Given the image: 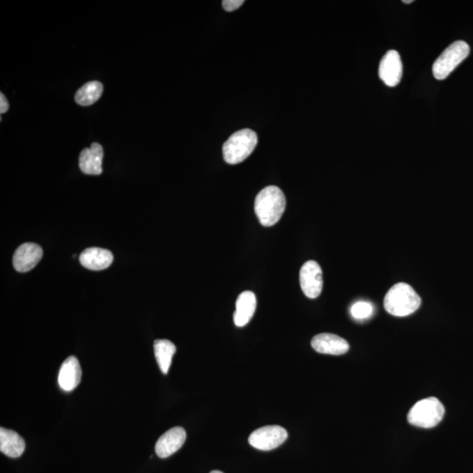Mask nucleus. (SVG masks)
Masks as SVG:
<instances>
[{
    "label": "nucleus",
    "instance_id": "obj_1",
    "mask_svg": "<svg viewBox=\"0 0 473 473\" xmlns=\"http://www.w3.org/2000/svg\"><path fill=\"white\" fill-rule=\"evenodd\" d=\"M286 209L284 193L277 186H267L255 199L254 210L262 226L270 227L280 221Z\"/></svg>",
    "mask_w": 473,
    "mask_h": 473
},
{
    "label": "nucleus",
    "instance_id": "obj_2",
    "mask_svg": "<svg viewBox=\"0 0 473 473\" xmlns=\"http://www.w3.org/2000/svg\"><path fill=\"white\" fill-rule=\"evenodd\" d=\"M421 297L410 285L400 282L393 286L384 298V307L394 316H407L419 309Z\"/></svg>",
    "mask_w": 473,
    "mask_h": 473
},
{
    "label": "nucleus",
    "instance_id": "obj_3",
    "mask_svg": "<svg viewBox=\"0 0 473 473\" xmlns=\"http://www.w3.org/2000/svg\"><path fill=\"white\" fill-rule=\"evenodd\" d=\"M258 144L256 132L251 129H242L235 132L223 146L224 161L228 164H239L249 157Z\"/></svg>",
    "mask_w": 473,
    "mask_h": 473
},
{
    "label": "nucleus",
    "instance_id": "obj_4",
    "mask_svg": "<svg viewBox=\"0 0 473 473\" xmlns=\"http://www.w3.org/2000/svg\"><path fill=\"white\" fill-rule=\"evenodd\" d=\"M444 416V408L435 397L418 401L408 414V421L413 426L431 428L441 423Z\"/></svg>",
    "mask_w": 473,
    "mask_h": 473
},
{
    "label": "nucleus",
    "instance_id": "obj_5",
    "mask_svg": "<svg viewBox=\"0 0 473 473\" xmlns=\"http://www.w3.org/2000/svg\"><path fill=\"white\" fill-rule=\"evenodd\" d=\"M469 54L470 47L465 42L458 40L451 44L435 60L432 67L435 78L437 80L445 79L459 64L464 62Z\"/></svg>",
    "mask_w": 473,
    "mask_h": 473
},
{
    "label": "nucleus",
    "instance_id": "obj_6",
    "mask_svg": "<svg viewBox=\"0 0 473 473\" xmlns=\"http://www.w3.org/2000/svg\"><path fill=\"white\" fill-rule=\"evenodd\" d=\"M288 432L278 425L265 426L255 431L250 435L249 444L260 451H271L281 447L287 440Z\"/></svg>",
    "mask_w": 473,
    "mask_h": 473
},
{
    "label": "nucleus",
    "instance_id": "obj_7",
    "mask_svg": "<svg viewBox=\"0 0 473 473\" xmlns=\"http://www.w3.org/2000/svg\"><path fill=\"white\" fill-rule=\"evenodd\" d=\"M300 284L306 297L316 299L321 295L323 289V271L318 262L309 261L302 265L300 271Z\"/></svg>",
    "mask_w": 473,
    "mask_h": 473
},
{
    "label": "nucleus",
    "instance_id": "obj_8",
    "mask_svg": "<svg viewBox=\"0 0 473 473\" xmlns=\"http://www.w3.org/2000/svg\"><path fill=\"white\" fill-rule=\"evenodd\" d=\"M379 76L383 83L389 87H396L403 77V63L400 54L390 50L380 61Z\"/></svg>",
    "mask_w": 473,
    "mask_h": 473
},
{
    "label": "nucleus",
    "instance_id": "obj_9",
    "mask_svg": "<svg viewBox=\"0 0 473 473\" xmlns=\"http://www.w3.org/2000/svg\"><path fill=\"white\" fill-rule=\"evenodd\" d=\"M43 255L42 248L35 243H24L18 247L13 258V264L15 270L25 273L32 270Z\"/></svg>",
    "mask_w": 473,
    "mask_h": 473
},
{
    "label": "nucleus",
    "instance_id": "obj_10",
    "mask_svg": "<svg viewBox=\"0 0 473 473\" xmlns=\"http://www.w3.org/2000/svg\"><path fill=\"white\" fill-rule=\"evenodd\" d=\"M186 431L182 427L172 428L158 439L155 453L159 458H166L182 448L186 440Z\"/></svg>",
    "mask_w": 473,
    "mask_h": 473
},
{
    "label": "nucleus",
    "instance_id": "obj_11",
    "mask_svg": "<svg viewBox=\"0 0 473 473\" xmlns=\"http://www.w3.org/2000/svg\"><path fill=\"white\" fill-rule=\"evenodd\" d=\"M312 348L319 353L343 355L348 352L350 346L346 339L332 333H321L311 340Z\"/></svg>",
    "mask_w": 473,
    "mask_h": 473
},
{
    "label": "nucleus",
    "instance_id": "obj_12",
    "mask_svg": "<svg viewBox=\"0 0 473 473\" xmlns=\"http://www.w3.org/2000/svg\"><path fill=\"white\" fill-rule=\"evenodd\" d=\"M103 148L97 142L93 143L91 148H84L79 156V168L82 172L86 175H100L103 171Z\"/></svg>",
    "mask_w": 473,
    "mask_h": 473
},
{
    "label": "nucleus",
    "instance_id": "obj_13",
    "mask_svg": "<svg viewBox=\"0 0 473 473\" xmlns=\"http://www.w3.org/2000/svg\"><path fill=\"white\" fill-rule=\"evenodd\" d=\"M79 261L82 265L88 270H104L111 265L114 261V254L111 251L103 249V248H87L80 254Z\"/></svg>",
    "mask_w": 473,
    "mask_h": 473
},
{
    "label": "nucleus",
    "instance_id": "obj_14",
    "mask_svg": "<svg viewBox=\"0 0 473 473\" xmlns=\"http://www.w3.org/2000/svg\"><path fill=\"white\" fill-rule=\"evenodd\" d=\"M82 380V369L79 362L75 356H70L61 366L58 383L61 389L70 392L79 385Z\"/></svg>",
    "mask_w": 473,
    "mask_h": 473
},
{
    "label": "nucleus",
    "instance_id": "obj_15",
    "mask_svg": "<svg viewBox=\"0 0 473 473\" xmlns=\"http://www.w3.org/2000/svg\"><path fill=\"white\" fill-rule=\"evenodd\" d=\"M257 299L254 292L241 293L236 302V311L234 313V323L238 327H244L250 322L256 311Z\"/></svg>",
    "mask_w": 473,
    "mask_h": 473
},
{
    "label": "nucleus",
    "instance_id": "obj_16",
    "mask_svg": "<svg viewBox=\"0 0 473 473\" xmlns=\"http://www.w3.org/2000/svg\"><path fill=\"white\" fill-rule=\"evenodd\" d=\"M24 439L17 432L0 428V451L9 458H20L25 451Z\"/></svg>",
    "mask_w": 473,
    "mask_h": 473
},
{
    "label": "nucleus",
    "instance_id": "obj_17",
    "mask_svg": "<svg viewBox=\"0 0 473 473\" xmlns=\"http://www.w3.org/2000/svg\"><path fill=\"white\" fill-rule=\"evenodd\" d=\"M154 349L160 369L163 373H168L173 354L176 352V346L169 340L158 339L155 341Z\"/></svg>",
    "mask_w": 473,
    "mask_h": 473
},
{
    "label": "nucleus",
    "instance_id": "obj_18",
    "mask_svg": "<svg viewBox=\"0 0 473 473\" xmlns=\"http://www.w3.org/2000/svg\"><path fill=\"white\" fill-rule=\"evenodd\" d=\"M103 91V84L100 82H90V83L85 84L77 91L75 100L82 107H88V105L93 104L95 102L100 100Z\"/></svg>",
    "mask_w": 473,
    "mask_h": 473
},
{
    "label": "nucleus",
    "instance_id": "obj_19",
    "mask_svg": "<svg viewBox=\"0 0 473 473\" xmlns=\"http://www.w3.org/2000/svg\"><path fill=\"white\" fill-rule=\"evenodd\" d=\"M373 307L370 302H358L352 305L350 309V314L354 318L358 320L366 319L373 315Z\"/></svg>",
    "mask_w": 473,
    "mask_h": 473
},
{
    "label": "nucleus",
    "instance_id": "obj_20",
    "mask_svg": "<svg viewBox=\"0 0 473 473\" xmlns=\"http://www.w3.org/2000/svg\"><path fill=\"white\" fill-rule=\"evenodd\" d=\"M244 0H224L223 8L226 12H233L244 4Z\"/></svg>",
    "mask_w": 473,
    "mask_h": 473
},
{
    "label": "nucleus",
    "instance_id": "obj_21",
    "mask_svg": "<svg viewBox=\"0 0 473 473\" xmlns=\"http://www.w3.org/2000/svg\"><path fill=\"white\" fill-rule=\"evenodd\" d=\"M8 109L9 104L8 100H6L4 94H0V112H1L2 114H5V112L8 111Z\"/></svg>",
    "mask_w": 473,
    "mask_h": 473
},
{
    "label": "nucleus",
    "instance_id": "obj_22",
    "mask_svg": "<svg viewBox=\"0 0 473 473\" xmlns=\"http://www.w3.org/2000/svg\"><path fill=\"white\" fill-rule=\"evenodd\" d=\"M413 2H414V0H408V1H406V0H404V1H403V3H405V4H411V3H413Z\"/></svg>",
    "mask_w": 473,
    "mask_h": 473
},
{
    "label": "nucleus",
    "instance_id": "obj_23",
    "mask_svg": "<svg viewBox=\"0 0 473 473\" xmlns=\"http://www.w3.org/2000/svg\"><path fill=\"white\" fill-rule=\"evenodd\" d=\"M210 473H223V472H220V471H212V472H210Z\"/></svg>",
    "mask_w": 473,
    "mask_h": 473
}]
</instances>
